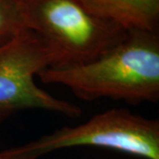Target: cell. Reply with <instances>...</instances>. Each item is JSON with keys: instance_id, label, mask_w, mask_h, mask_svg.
I'll return each mask as SVG.
<instances>
[{"instance_id": "cell-4", "label": "cell", "mask_w": 159, "mask_h": 159, "mask_svg": "<svg viewBox=\"0 0 159 159\" xmlns=\"http://www.w3.org/2000/svg\"><path fill=\"white\" fill-rule=\"evenodd\" d=\"M28 29L61 54L57 64L89 61L119 43L126 30L95 16L78 0H22Z\"/></svg>"}, {"instance_id": "cell-3", "label": "cell", "mask_w": 159, "mask_h": 159, "mask_svg": "<svg viewBox=\"0 0 159 159\" xmlns=\"http://www.w3.org/2000/svg\"><path fill=\"white\" fill-rule=\"evenodd\" d=\"M60 60L57 48L29 29L0 45V122L28 110L80 116L78 105L53 97L34 81L40 72Z\"/></svg>"}, {"instance_id": "cell-5", "label": "cell", "mask_w": 159, "mask_h": 159, "mask_svg": "<svg viewBox=\"0 0 159 159\" xmlns=\"http://www.w3.org/2000/svg\"><path fill=\"white\" fill-rule=\"evenodd\" d=\"M90 13L128 31H155L159 21V0H78Z\"/></svg>"}, {"instance_id": "cell-1", "label": "cell", "mask_w": 159, "mask_h": 159, "mask_svg": "<svg viewBox=\"0 0 159 159\" xmlns=\"http://www.w3.org/2000/svg\"><path fill=\"white\" fill-rule=\"evenodd\" d=\"M37 77L68 88L84 101L111 98L131 104L159 99L157 30H128L116 44L89 61L54 64Z\"/></svg>"}, {"instance_id": "cell-6", "label": "cell", "mask_w": 159, "mask_h": 159, "mask_svg": "<svg viewBox=\"0 0 159 159\" xmlns=\"http://www.w3.org/2000/svg\"><path fill=\"white\" fill-rule=\"evenodd\" d=\"M28 29L22 0H0V45Z\"/></svg>"}, {"instance_id": "cell-2", "label": "cell", "mask_w": 159, "mask_h": 159, "mask_svg": "<svg viewBox=\"0 0 159 159\" xmlns=\"http://www.w3.org/2000/svg\"><path fill=\"white\" fill-rule=\"evenodd\" d=\"M97 147L145 159H159V121L127 109H110L85 123L64 125L24 144L0 151V159H38L59 149Z\"/></svg>"}]
</instances>
